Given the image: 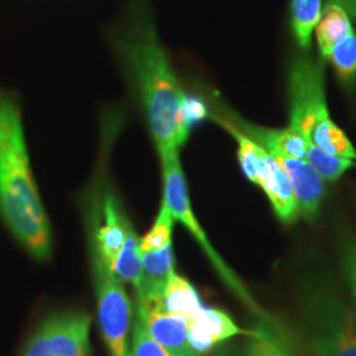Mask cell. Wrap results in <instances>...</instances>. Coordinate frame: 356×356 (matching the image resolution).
<instances>
[{
	"instance_id": "cell-14",
	"label": "cell",
	"mask_w": 356,
	"mask_h": 356,
	"mask_svg": "<svg viewBox=\"0 0 356 356\" xmlns=\"http://www.w3.org/2000/svg\"><path fill=\"white\" fill-rule=\"evenodd\" d=\"M161 306L169 313L179 314L189 319L204 304L191 281L175 272L166 284Z\"/></svg>"
},
{
	"instance_id": "cell-25",
	"label": "cell",
	"mask_w": 356,
	"mask_h": 356,
	"mask_svg": "<svg viewBox=\"0 0 356 356\" xmlns=\"http://www.w3.org/2000/svg\"><path fill=\"white\" fill-rule=\"evenodd\" d=\"M219 356H227V354H226V355H219Z\"/></svg>"
},
{
	"instance_id": "cell-10",
	"label": "cell",
	"mask_w": 356,
	"mask_h": 356,
	"mask_svg": "<svg viewBox=\"0 0 356 356\" xmlns=\"http://www.w3.org/2000/svg\"><path fill=\"white\" fill-rule=\"evenodd\" d=\"M256 185L266 193L275 214L282 223H293L300 216L291 178L280 163L266 149Z\"/></svg>"
},
{
	"instance_id": "cell-17",
	"label": "cell",
	"mask_w": 356,
	"mask_h": 356,
	"mask_svg": "<svg viewBox=\"0 0 356 356\" xmlns=\"http://www.w3.org/2000/svg\"><path fill=\"white\" fill-rule=\"evenodd\" d=\"M322 11V0H292V29L298 45L307 51Z\"/></svg>"
},
{
	"instance_id": "cell-8",
	"label": "cell",
	"mask_w": 356,
	"mask_h": 356,
	"mask_svg": "<svg viewBox=\"0 0 356 356\" xmlns=\"http://www.w3.org/2000/svg\"><path fill=\"white\" fill-rule=\"evenodd\" d=\"M136 317L140 319L148 334L166 348L172 356H200L191 350L188 341L189 321L163 309L161 304L138 301Z\"/></svg>"
},
{
	"instance_id": "cell-12",
	"label": "cell",
	"mask_w": 356,
	"mask_h": 356,
	"mask_svg": "<svg viewBox=\"0 0 356 356\" xmlns=\"http://www.w3.org/2000/svg\"><path fill=\"white\" fill-rule=\"evenodd\" d=\"M141 280L138 301L161 304L166 284L175 273L173 243L164 248L149 252H140Z\"/></svg>"
},
{
	"instance_id": "cell-5",
	"label": "cell",
	"mask_w": 356,
	"mask_h": 356,
	"mask_svg": "<svg viewBox=\"0 0 356 356\" xmlns=\"http://www.w3.org/2000/svg\"><path fill=\"white\" fill-rule=\"evenodd\" d=\"M288 83V127L307 139L313 127L330 116L326 101L323 66L309 57H298L291 65Z\"/></svg>"
},
{
	"instance_id": "cell-4",
	"label": "cell",
	"mask_w": 356,
	"mask_h": 356,
	"mask_svg": "<svg viewBox=\"0 0 356 356\" xmlns=\"http://www.w3.org/2000/svg\"><path fill=\"white\" fill-rule=\"evenodd\" d=\"M160 165L163 176V202L168 206L176 223H181L188 229L194 241L201 245L211 266L216 269L219 277L227 285L229 291L234 293L251 312H254V314L257 317L267 318V314L257 305L252 294L248 292V289L244 286L241 279L226 264L220 254H218V251L209 241L204 227L201 226L200 220L194 214L191 207L188 181L181 165L179 153L160 159Z\"/></svg>"
},
{
	"instance_id": "cell-7",
	"label": "cell",
	"mask_w": 356,
	"mask_h": 356,
	"mask_svg": "<svg viewBox=\"0 0 356 356\" xmlns=\"http://www.w3.org/2000/svg\"><path fill=\"white\" fill-rule=\"evenodd\" d=\"M22 356H90V317L69 312L45 319L26 341Z\"/></svg>"
},
{
	"instance_id": "cell-20",
	"label": "cell",
	"mask_w": 356,
	"mask_h": 356,
	"mask_svg": "<svg viewBox=\"0 0 356 356\" xmlns=\"http://www.w3.org/2000/svg\"><path fill=\"white\" fill-rule=\"evenodd\" d=\"M305 160L314 168V170L319 175V177L327 182H334L338 178L342 177L344 173L353 166V160L335 157L327 153L323 152L314 147L313 144H309V148L306 151Z\"/></svg>"
},
{
	"instance_id": "cell-3",
	"label": "cell",
	"mask_w": 356,
	"mask_h": 356,
	"mask_svg": "<svg viewBox=\"0 0 356 356\" xmlns=\"http://www.w3.org/2000/svg\"><path fill=\"white\" fill-rule=\"evenodd\" d=\"M301 330L314 356H356V316L343 296L325 281L301 294Z\"/></svg>"
},
{
	"instance_id": "cell-11",
	"label": "cell",
	"mask_w": 356,
	"mask_h": 356,
	"mask_svg": "<svg viewBox=\"0 0 356 356\" xmlns=\"http://www.w3.org/2000/svg\"><path fill=\"white\" fill-rule=\"evenodd\" d=\"M273 157L280 163V165L291 178L300 216H304L306 219L317 218L325 195V181L319 177L314 168L304 159L281 154Z\"/></svg>"
},
{
	"instance_id": "cell-1",
	"label": "cell",
	"mask_w": 356,
	"mask_h": 356,
	"mask_svg": "<svg viewBox=\"0 0 356 356\" xmlns=\"http://www.w3.org/2000/svg\"><path fill=\"white\" fill-rule=\"evenodd\" d=\"M113 51L160 159L179 153L191 126L185 92L157 35L148 6L139 0L113 38Z\"/></svg>"
},
{
	"instance_id": "cell-9",
	"label": "cell",
	"mask_w": 356,
	"mask_h": 356,
	"mask_svg": "<svg viewBox=\"0 0 356 356\" xmlns=\"http://www.w3.org/2000/svg\"><path fill=\"white\" fill-rule=\"evenodd\" d=\"M188 321V341L191 350L200 356L210 353L216 344L244 332L227 313L210 306H202Z\"/></svg>"
},
{
	"instance_id": "cell-2",
	"label": "cell",
	"mask_w": 356,
	"mask_h": 356,
	"mask_svg": "<svg viewBox=\"0 0 356 356\" xmlns=\"http://www.w3.org/2000/svg\"><path fill=\"white\" fill-rule=\"evenodd\" d=\"M0 216L28 254L51 256V223L33 177L20 104L0 89Z\"/></svg>"
},
{
	"instance_id": "cell-21",
	"label": "cell",
	"mask_w": 356,
	"mask_h": 356,
	"mask_svg": "<svg viewBox=\"0 0 356 356\" xmlns=\"http://www.w3.org/2000/svg\"><path fill=\"white\" fill-rule=\"evenodd\" d=\"M128 356H172V354L153 339L143 322L136 317L132 332V347L128 350Z\"/></svg>"
},
{
	"instance_id": "cell-22",
	"label": "cell",
	"mask_w": 356,
	"mask_h": 356,
	"mask_svg": "<svg viewBox=\"0 0 356 356\" xmlns=\"http://www.w3.org/2000/svg\"><path fill=\"white\" fill-rule=\"evenodd\" d=\"M341 264L354 298L356 316V236L353 234H346L341 243Z\"/></svg>"
},
{
	"instance_id": "cell-23",
	"label": "cell",
	"mask_w": 356,
	"mask_h": 356,
	"mask_svg": "<svg viewBox=\"0 0 356 356\" xmlns=\"http://www.w3.org/2000/svg\"><path fill=\"white\" fill-rule=\"evenodd\" d=\"M344 8L356 19V0H341Z\"/></svg>"
},
{
	"instance_id": "cell-18",
	"label": "cell",
	"mask_w": 356,
	"mask_h": 356,
	"mask_svg": "<svg viewBox=\"0 0 356 356\" xmlns=\"http://www.w3.org/2000/svg\"><path fill=\"white\" fill-rule=\"evenodd\" d=\"M325 60L330 61L337 76L343 83H354L356 79L355 31L335 44Z\"/></svg>"
},
{
	"instance_id": "cell-6",
	"label": "cell",
	"mask_w": 356,
	"mask_h": 356,
	"mask_svg": "<svg viewBox=\"0 0 356 356\" xmlns=\"http://www.w3.org/2000/svg\"><path fill=\"white\" fill-rule=\"evenodd\" d=\"M98 317L104 343L111 356H128L132 302L122 280L107 269L94 268Z\"/></svg>"
},
{
	"instance_id": "cell-24",
	"label": "cell",
	"mask_w": 356,
	"mask_h": 356,
	"mask_svg": "<svg viewBox=\"0 0 356 356\" xmlns=\"http://www.w3.org/2000/svg\"><path fill=\"white\" fill-rule=\"evenodd\" d=\"M227 356H232V355H229V354H227ZM236 356H245V353H244V354H241V355H236Z\"/></svg>"
},
{
	"instance_id": "cell-16",
	"label": "cell",
	"mask_w": 356,
	"mask_h": 356,
	"mask_svg": "<svg viewBox=\"0 0 356 356\" xmlns=\"http://www.w3.org/2000/svg\"><path fill=\"white\" fill-rule=\"evenodd\" d=\"M250 335L245 356H293L285 337L269 317L261 318V323Z\"/></svg>"
},
{
	"instance_id": "cell-19",
	"label": "cell",
	"mask_w": 356,
	"mask_h": 356,
	"mask_svg": "<svg viewBox=\"0 0 356 356\" xmlns=\"http://www.w3.org/2000/svg\"><path fill=\"white\" fill-rule=\"evenodd\" d=\"M175 225L176 220L170 214L168 206L161 202L152 227L140 238V252L157 251L160 248H164L168 244H172Z\"/></svg>"
},
{
	"instance_id": "cell-15",
	"label": "cell",
	"mask_w": 356,
	"mask_h": 356,
	"mask_svg": "<svg viewBox=\"0 0 356 356\" xmlns=\"http://www.w3.org/2000/svg\"><path fill=\"white\" fill-rule=\"evenodd\" d=\"M307 140L321 151L331 156L348 160L356 159V149L353 143L347 138L343 129L335 124L330 116L321 120L313 127Z\"/></svg>"
},
{
	"instance_id": "cell-13",
	"label": "cell",
	"mask_w": 356,
	"mask_h": 356,
	"mask_svg": "<svg viewBox=\"0 0 356 356\" xmlns=\"http://www.w3.org/2000/svg\"><path fill=\"white\" fill-rule=\"evenodd\" d=\"M354 32L350 13L341 0H329L322 7L321 16L314 28L319 53L325 60L335 44Z\"/></svg>"
}]
</instances>
